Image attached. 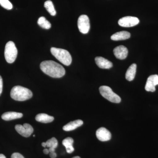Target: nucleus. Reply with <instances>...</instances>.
Listing matches in <instances>:
<instances>
[{"label":"nucleus","mask_w":158,"mask_h":158,"mask_svg":"<svg viewBox=\"0 0 158 158\" xmlns=\"http://www.w3.org/2000/svg\"><path fill=\"white\" fill-rule=\"evenodd\" d=\"M51 52L52 55L63 65L69 66L71 64L72 57L68 51L52 47L51 48Z\"/></svg>","instance_id":"3"},{"label":"nucleus","mask_w":158,"mask_h":158,"mask_svg":"<svg viewBox=\"0 0 158 158\" xmlns=\"http://www.w3.org/2000/svg\"><path fill=\"white\" fill-rule=\"evenodd\" d=\"M97 65L103 69H109L113 67V63L108 59L102 57H97L95 59Z\"/></svg>","instance_id":"12"},{"label":"nucleus","mask_w":158,"mask_h":158,"mask_svg":"<svg viewBox=\"0 0 158 158\" xmlns=\"http://www.w3.org/2000/svg\"><path fill=\"white\" fill-rule=\"evenodd\" d=\"M42 144V146H43V147L44 148L46 147V144L45 142H43L42 144Z\"/></svg>","instance_id":"28"},{"label":"nucleus","mask_w":158,"mask_h":158,"mask_svg":"<svg viewBox=\"0 0 158 158\" xmlns=\"http://www.w3.org/2000/svg\"><path fill=\"white\" fill-rule=\"evenodd\" d=\"M43 72L53 78H59L65 75V69L62 65L53 61H44L40 64Z\"/></svg>","instance_id":"1"},{"label":"nucleus","mask_w":158,"mask_h":158,"mask_svg":"<svg viewBox=\"0 0 158 158\" xmlns=\"http://www.w3.org/2000/svg\"><path fill=\"white\" fill-rule=\"evenodd\" d=\"M158 85V75H152L148 77L145 86L146 91L154 92L156 91V86Z\"/></svg>","instance_id":"9"},{"label":"nucleus","mask_w":158,"mask_h":158,"mask_svg":"<svg viewBox=\"0 0 158 158\" xmlns=\"http://www.w3.org/2000/svg\"><path fill=\"white\" fill-rule=\"evenodd\" d=\"M44 6L46 10L52 16H55L56 14V11L55 10L53 4L50 0H48L45 2Z\"/></svg>","instance_id":"19"},{"label":"nucleus","mask_w":158,"mask_h":158,"mask_svg":"<svg viewBox=\"0 0 158 158\" xmlns=\"http://www.w3.org/2000/svg\"><path fill=\"white\" fill-rule=\"evenodd\" d=\"M128 51L127 48L123 45L116 47L113 50V53L117 59L123 60L127 57Z\"/></svg>","instance_id":"11"},{"label":"nucleus","mask_w":158,"mask_h":158,"mask_svg":"<svg viewBox=\"0 0 158 158\" xmlns=\"http://www.w3.org/2000/svg\"><path fill=\"white\" fill-rule=\"evenodd\" d=\"M11 158H24L22 155L19 153L15 152L12 154L11 156Z\"/></svg>","instance_id":"23"},{"label":"nucleus","mask_w":158,"mask_h":158,"mask_svg":"<svg viewBox=\"0 0 158 158\" xmlns=\"http://www.w3.org/2000/svg\"><path fill=\"white\" fill-rule=\"evenodd\" d=\"M101 94L108 101L115 103H119L121 99L120 97L114 93L110 87L106 86H102L99 88Z\"/></svg>","instance_id":"5"},{"label":"nucleus","mask_w":158,"mask_h":158,"mask_svg":"<svg viewBox=\"0 0 158 158\" xmlns=\"http://www.w3.org/2000/svg\"><path fill=\"white\" fill-rule=\"evenodd\" d=\"M131 37V34L129 32L126 31H122L117 32L113 34L111 37V39L113 40H125L129 39Z\"/></svg>","instance_id":"15"},{"label":"nucleus","mask_w":158,"mask_h":158,"mask_svg":"<svg viewBox=\"0 0 158 158\" xmlns=\"http://www.w3.org/2000/svg\"><path fill=\"white\" fill-rule=\"evenodd\" d=\"M78 27L80 32L83 34H88L90 29V20L87 15H83L79 17Z\"/></svg>","instance_id":"6"},{"label":"nucleus","mask_w":158,"mask_h":158,"mask_svg":"<svg viewBox=\"0 0 158 158\" xmlns=\"http://www.w3.org/2000/svg\"><path fill=\"white\" fill-rule=\"evenodd\" d=\"M0 158H6V157L4 155L2 154H0Z\"/></svg>","instance_id":"27"},{"label":"nucleus","mask_w":158,"mask_h":158,"mask_svg":"<svg viewBox=\"0 0 158 158\" xmlns=\"http://www.w3.org/2000/svg\"><path fill=\"white\" fill-rule=\"evenodd\" d=\"M72 158H81L80 157L78 156H75L74 157H73Z\"/></svg>","instance_id":"29"},{"label":"nucleus","mask_w":158,"mask_h":158,"mask_svg":"<svg viewBox=\"0 0 158 158\" xmlns=\"http://www.w3.org/2000/svg\"><path fill=\"white\" fill-rule=\"evenodd\" d=\"M136 69H137V65L135 63L132 64L128 69L126 73V79L127 81H131L135 79L136 73Z\"/></svg>","instance_id":"16"},{"label":"nucleus","mask_w":158,"mask_h":158,"mask_svg":"<svg viewBox=\"0 0 158 158\" xmlns=\"http://www.w3.org/2000/svg\"><path fill=\"white\" fill-rule=\"evenodd\" d=\"M11 98L18 101H24L31 98L33 93L28 88L20 86H15L10 92Z\"/></svg>","instance_id":"2"},{"label":"nucleus","mask_w":158,"mask_h":158,"mask_svg":"<svg viewBox=\"0 0 158 158\" xmlns=\"http://www.w3.org/2000/svg\"><path fill=\"white\" fill-rule=\"evenodd\" d=\"M43 152L44 153V154H45L47 155L49 154V151L48 149H47V148H44V149Z\"/></svg>","instance_id":"26"},{"label":"nucleus","mask_w":158,"mask_h":158,"mask_svg":"<svg viewBox=\"0 0 158 158\" xmlns=\"http://www.w3.org/2000/svg\"><path fill=\"white\" fill-rule=\"evenodd\" d=\"M15 129L21 135L26 138L30 137L34 132L33 127L28 123H24L23 125H16L15 126Z\"/></svg>","instance_id":"8"},{"label":"nucleus","mask_w":158,"mask_h":158,"mask_svg":"<svg viewBox=\"0 0 158 158\" xmlns=\"http://www.w3.org/2000/svg\"><path fill=\"white\" fill-rule=\"evenodd\" d=\"M22 113L15 112H8L3 113L2 118L6 121L13 120V119L19 118L23 117Z\"/></svg>","instance_id":"14"},{"label":"nucleus","mask_w":158,"mask_h":158,"mask_svg":"<svg viewBox=\"0 0 158 158\" xmlns=\"http://www.w3.org/2000/svg\"><path fill=\"white\" fill-rule=\"evenodd\" d=\"M73 139L70 137L65 138L62 141V144L65 147L66 152L68 153H72L74 151L73 147Z\"/></svg>","instance_id":"18"},{"label":"nucleus","mask_w":158,"mask_h":158,"mask_svg":"<svg viewBox=\"0 0 158 158\" xmlns=\"http://www.w3.org/2000/svg\"><path fill=\"white\" fill-rule=\"evenodd\" d=\"M33 137H35V135H33Z\"/></svg>","instance_id":"30"},{"label":"nucleus","mask_w":158,"mask_h":158,"mask_svg":"<svg viewBox=\"0 0 158 158\" xmlns=\"http://www.w3.org/2000/svg\"><path fill=\"white\" fill-rule=\"evenodd\" d=\"M37 121L42 123H49L53 121L54 118L53 116H49L45 113H40L37 114L35 117Z\"/></svg>","instance_id":"17"},{"label":"nucleus","mask_w":158,"mask_h":158,"mask_svg":"<svg viewBox=\"0 0 158 158\" xmlns=\"http://www.w3.org/2000/svg\"><path fill=\"white\" fill-rule=\"evenodd\" d=\"M46 144V147L49 148L56 149L58 146V141L55 138H52L50 139H49L45 142Z\"/></svg>","instance_id":"21"},{"label":"nucleus","mask_w":158,"mask_h":158,"mask_svg":"<svg viewBox=\"0 0 158 158\" xmlns=\"http://www.w3.org/2000/svg\"><path fill=\"white\" fill-rule=\"evenodd\" d=\"M17 49L12 41H9L6 44L5 49V57L9 63H13L17 58Z\"/></svg>","instance_id":"4"},{"label":"nucleus","mask_w":158,"mask_h":158,"mask_svg":"<svg viewBox=\"0 0 158 158\" xmlns=\"http://www.w3.org/2000/svg\"><path fill=\"white\" fill-rule=\"evenodd\" d=\"M83 124V121L81 119H77L75 121L70 122L63 127V130L66 131H73L77 128L81 126Z\"/></svg>","instance_id":"13"},{"label":"nucleus","mask_w":158,"mask_h":158,"mask_svg":"<svg viewBox=\"0 0 158 158\" xmlns=\"http://www.w3.org/2000/svg\"><path fill=\"white\" fill-rule=\"evenodd\" d=\"M96 135L98 139L102 141H108L111 138V133L105 127H101L97 130Z\"/></svg>","instance_id":"10"},{"label":"nucleus","mask_w":158,"mask_h":158,"mask_svg":"<svg viewBox=\"0 0 158 158\" xmlns=\"http://www.w3.org/2000/svg\"><path fill=\"white\" fill-rule=\"evenodd\" d=\"M49 155L51 158H56L57 156L56 153L55 152L50 153Z\"/></svg>","instance_id":"25"},{"label":"nucleus","mask_w":158,"mask_h":158,"mask_svg":"<svg viewBox=\"0 0 158 158\" xmlns=\"http://www.w3.org/2000/svg\"><path fill=\"white\" fill-rule=\"evenodd\" d=\"M139 23V20L138 18L133 16H125L122 18L118 21V25L124 27H134Z\"/></svg>","instance_id":"7"},{"label":"nucleus","mask_w":158,"mask_h":158,"mask_svg":"<svg viewBox=\"0 0 158 158\" xmlns=\"http://www.w3.org/2000/svg\"><path fill=\"white\" fill-rule=\"evenodd\" d=\"M3 90V80L2 77L0 76V95L2 92Z\"/></svg>","instance_id":"24"},{"label":"nucleus","mask_w":158,"mask_h":158,"mask_svg":"<svg viewBox=\"0 0 158 158\" xmlns=\"http://www.w3.org/2000/svg\"><path fill=\"white\" fill-rule=\"evenodd\" d=\"M37 23L42 28L49 29L51 27V23L46 19L45 17H40L38 20Z\"/></svg>","instance_id":"20"},{"label":"nucleus","mask_w":158,"mask_h":158,"mask_svg":"<svg viewBox=\"0 0 158 158\" xmlns=\"http://www.w3.org/2000/svg\"><path fill=\"white\" fill-rule=\"evenodd\" d=\"M0 5L7 10H11L13 8L12 4L9 0H0Z\"/></svg>","instance_id":"22"}]
</instances>
